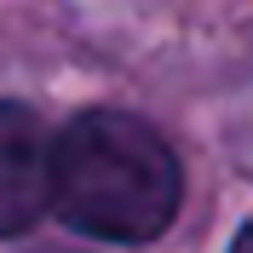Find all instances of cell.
Listing matches in <instances>:
<instances>
[{
  "mask_svg": "<svg viewBox=\"0 0 253 253\" xmlns=\"http://www.w3.org/2000/svg\"><path fill=\"white\" fill-rule=\"evenodd\" d=\"M184 202L178 156L126 110H81L52 144V207L81 236L156 242Z\"/></svg>",
  "mask_w": 253,
  "mask_h": 253,
  "instance_id": "1",
  "label": "cell"
},
{
  "mask_svg": "<svg viewBox=\"0 0 253 253\" xmlns=\"http://www.w3.org/2000/svg\"><path fill=\"white\" fill-rule=\"evenodd\" d=\"M52 207V138L41 115L0 104V236H23Z\"/></svg>",
  "mask_w": 253,
  "mask_h": 253,
  "instance_id": "2",
  "label": "cell"
},
{
  "mask_svg": "<svg viewBox=\"0 0 253 253\" xmlns=\"http://www.w3.org/2000/svg\"><path fill=\"white\" fill-rule=\"evenodd\" d=\"M230 253H253V224H248V230L236 236V248H230Z\"/></svg>",
  "mask_w": 253,
  "mask_h": 253,
  "instance_id": "3",
  "label": "cell"
}]
</instances>
